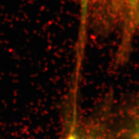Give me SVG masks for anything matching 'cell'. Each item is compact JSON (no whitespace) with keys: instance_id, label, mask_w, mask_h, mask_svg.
Here are the masks:
<instances>
[{"instance_id":"cell-1","label":"cell","mask_w":139,"mask_h":139,"mask_svg":"<svg viewBox=\"0 0 139 139\" xmlns=\"http://www.w3.org/2000/svg\"><path fill=\"white\" fill-rule=\"evenodd\" d=\"M92 0H78L79 4V30L78 43H85L89 25Z\"/></svg>"},{"instance_id":"cell-2","label":"cell","mask_w":139,"mask_h":139,"mask_svg":"<svg viewBox=\"0 0 139 139\" xmlns=\"http://www.w3.org/2000/svg\"><path fill=\"white\" fill-rule=\"evenodd\" d=\"M123 139H139V97L131 107Z\"/></svg>"},{"instance_id":"cell-3","label":"cell","mask_w":139,"mask_h":139,"mask_svg":"<svg viewBox=\"0 0 139 139\" xmlns=\"http://www.w3.org/2000/svg\"><path fill=\"white\" fill-rule=\"evenodd\" d=\"M65 139H103L94 131H84L77 129H71Z\"/></svg>"}]
</instances>
